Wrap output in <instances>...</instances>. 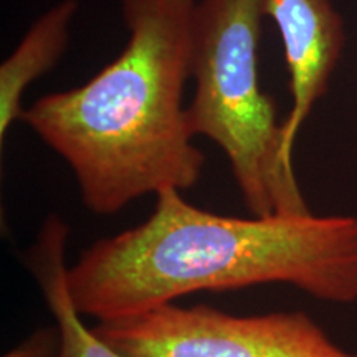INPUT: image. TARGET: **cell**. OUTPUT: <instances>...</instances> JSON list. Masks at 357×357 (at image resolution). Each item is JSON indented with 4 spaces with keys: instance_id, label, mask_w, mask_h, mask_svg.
<instances>
[{
    "instance_id": "6da1fadb",
    "label": "cell",
    "mask_w": 357,
    "mask_h": 357,
    "mask_svg": "<svg viewBox=\"0 0 357 357\" xmlns=\"http://www.w3.org/2000/svg\"><path fill=\"white\" fill-rule=\"evenodd\" d=\"M66 283L79 314L100 323L187 294L270 283L349 305L357 300V218L227 217L162 190L147 220L83 250Z\"/></svg>"
},
{
    "instance_id": "7a4b0ae2",
    "label": "cell",
    "mask_w": 357,
    "mask_h": 357,
    "mask_svg": "<svg viewBox=\"0 0 357 357\" xmlns=\"http://www.w3.org/2000/svg\"><path fill=\"white\" fill-rule=\"evenodd\" d=\"M195 7L197 0H123L129 37L121 53L82 86L24 109L22 121L68 164L96 215L199 182L205 155L184 106Z\"/></svg>"
},
{
    "instance_id": "3957f363",
    "label": "cell",
    "mask_w": 357,
    "mask_h": 357,
    "mask_svg": "<svg viewBox=\"0 0 357 357\" xmlns=\"http://www.w3.org/2000/svg\"><path fill=\"white\" fill-rule=\"evenodd\" d=\"M266 0H197L187 106L194 136L229 159L243 204L255 217L310 213L294 177L291 147L276 102L260 86L261 20Z\"/></svg>"
},
{
    "instance_id": "277c9868",
    "label": "cell",
    "mask_w": 357,
    "mask_h": 357,
    "mask_svg": "<svg viewBox=\"0 0 357 357\" xmlns=\"http://www.w3.org/2000/svg\"><path fill=\"white\" fill-rule=\"evenodd\" d=\"M93 331L123 357H352L300 311L236 316L169 303Z\"/></svg>"
},
{
    "instance_id": "5b68a950",
    "label": "cell",
    "mask_w": 357,
    "mask_h": 357,
    "mask_svg": "<svg viewBox=\"0 0 357 357\" xmlns=\"http://www.w3.org/2000/svg\"><path fill=\"white\" fill-rule=\"evenodd\" d=\"M266 15L284 47L293 102L283 129L293 149L312 106L328 91L344 47V24L331 0H266Z\"/></svg>"
},
{
    "instance_id": "8992f818",
    "label": "cell",
    "mask_w": 357,
    "mask_h": 357,
    "mask_svg": "<svg viewBox=\"0 0 357 357\" xmlns=\"http://www.w3.org/2000/svg\"><path fill=\"white\" fill-rule=\"evenodd\" d=\"M66 238L68 225L58 215H50L40 229L32 248L26 252V266L55 319L56 357H123L102 342L93 328L83 324V316L71 301L66 283Z\"/></svg>"
},
{
    "instance_id": "52a82bcc",
    "label": "cell",
    "mask_w": 357,
    "mask_h": 357,
    "mask_svg": "<svg viewBox=\"0 0 357 357\" xmlns=\"http://www.w3.org/2000/svg\"><path fill=\"white\" fill-rule=\"evenodd\" d=\"M77 10V0H61L45 12L0 65V142L24 114L25 89L50 71L65 53L70 22Z\"/></svg>"
},
{
    "instance_id": "ba28073f",
    "label": "cell",
    "mask_w": 357,
    "mask_h": 357,
    "mask_svg": "<svg viewBox=\"0 0 357 357\" xmlns=\"http://www.w3.org/2000/svg\"><path fill=\"white\" fill-rule=\"evenodd\" d=\"M7 357H29V356H7Z\"/></svg>"
},
{
    "instance_id": "9c48e42d",
    "label": "cell",
    "mask_w": 357,
    "mask_h": 357,
    "mask_svg": "<svg viewBox=\"0 0 357 357\" xmlns=\"http://www.w3.org/2000/svg\"><path fill=\"white\" fill-rule=\"evenodd\" d=\"M352 357H357V354H352Z\"/></svg>"
}]
</instances>
